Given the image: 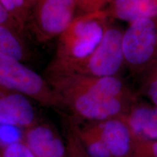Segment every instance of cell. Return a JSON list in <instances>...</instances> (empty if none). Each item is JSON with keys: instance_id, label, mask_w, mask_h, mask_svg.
<instances>
[{"instance_id": "1", "label": "cell", "mask_w": 157, "mask_h": 157, "mask_svg": "<svg viewBox=\"0 0 157 157\" xmlns=\"http://www.w3.org/2000/svg\"><path fill=\"white\" fill-rule=\"evenodd\" d=\"M109 21L105 9L76 16L58 37L56 54L47 74L67 73L74 66L86 60L101 43Z\"/></svg>"}, {"instance_id": "2", "label": "cell", "mask_w": 157, "mask_h": 157, "mask_svg": "<svg viewBox=\"0 0 157 157\" xmlns=\"http://www.w3.org/2000/svg\"><path fill=\"white\" fill-rule=\"evenodd\" d=\"M52 88L58 96L61 108L68 110L78 120L87 123L122 117L137 102L135 97L117 98L67 87Z\"/></svg>"}, {"instance_id": "3", "label": "cell", "mask_w": 157, "mask_h": 157, "mask_svg": "<svg viewBox=\"0 0 157 157\" xmlns=\"http://www.w3.org/2000/svg\"><path fill=\"white\" fill-rule=\"evenodd\" d=\"M0 86L44 106L61 108L58 96L48 80L18 60L0 58Z\"/></svg>"}, {"instance_id": "4", "label": "cell", "mask_w": 157, "mask_h": 157, "mask_svg": "<svg viewBox=\"0 0 157 157\" xmlns=\"http://www.w3.org/2000/svg\"><path fill=\"white\" fill-rule=\"evenodd\" d=\"M123 36L124 31L120 28L109 23L95 50L86 60L64 74H78L95 77L118 76L125 65Z\"/></svg>"}, {"instance_id": "5", "label": "cell", "mask_w": 157, "mask_h": 157, "mask_svg": "<svg viewBox=\"0 0 157 157\" xmlns=\"http://www.w3.org/2000/svg\"><path fill=\"white\" fill-rule=\"evenodd\" d=\"M123 50L125 65L134 74L157 61V16L129 23L124 31Z\"/></svg>"}, {"instance_id": "6", "label": "cell", "mask_w": 157, "mask_h": 157, "mask_svg": "<svg viewBox=\"0 0 157 157\" xmlns=\"http://www.w3.org/2000/svg\"><path fill=\"white\" fill-rule=\"evenodd\" d=\"M77 10L78 0H36L29 24L37 41L58 37L75 18Z\"/></svg>"}, {"instance_id": "7", "label": "cell", "mask_w": 157, "mask_h": 157, "mask_svg": "<svg viewBox=\"0 0 157 157\" xmlns=\"http://www.w3.org/2000/svg\"><path fill=\"white\" fill-rule=\"evenodd\" d=\"M23 143L34 157H67V146L57 129L39 120L25 129Z\"/></svg>"}, {"instance_id": "8", "label": "cell", "mask_w": 157, "mask_h": 157, "mask_svg": "<svg viewBox=\"0 0 157 157\" xmlns=\"http://www.w3.org/2000/svg\"><path fill=\"white\" fill-rule=\"evenodd\" d=\"M87 124L105 145L111 157H131L133 136L124 116Z\"/></svg>"}, {"instance_id": "9", "label": "cell", "mask_w": 157, "mask_h": 157, "mask_svg": "<svg viewBox=\"0 0 157 157\" xmlns=\"http://www.w3.org/2000/svg\"><path fill=\"white\" fill-rule=\"evenodd\" d=\"M39 121L31 99L0 86V123L26 129Z\"/></svg>"}, {"instance_id": "10", "label": "cell", "mask_w": 157, "mask_h": 157, "mask_svg": "<svg viewBox=\"0 0 157 157\" xmlns=\"http://www.w3.org/2000/svg\"><path fill=\"white\" fill-rule=\"evenodd\" d=\"M124 118L133 136L157 141V105L135 102Z\"/></svg>"}, {"instance_id": "11", "label": "cell", "mask_w": 157, "mask_h": 157, "mask_svg": "<svg viewBox=\"0 0 157 157\" xmlns=\"http://www.w3.org/2000/svg\"><path fill=\"white\" fill-rule=\"evenodd\" d=\"M105 10L110 19L131 23L157 16V0H111Z\"/></svg>"}, {"instance_id": "12", "label": "cell", "mask_w": 157, "mask_h": 157, "mask_svg": "<svg viewBox=\"0 0 157 157\" xmlns=\"http://www.w3.org/2000/svg\"><path fill=\"white\" fill-rule=\"evenodd\" d=\"M23 35L8 25L0 24V58L26 62L31 52Z\"/></svg>"}, {"instance_id": "13", "label": "cell", "mask_w": 157, "mask_h": 157, "mask_svg": "<svg viewBox=\"0 0 157 157\" xmlns=\"http://www.w3.org/2000/svg\"><path fill=\"white\" fill-rule=\"evenodd\" d=\"M73 122L78 140L87 157H111L104 143L87 124L80 127L78 123Z\"/></svg>"}, {"instance_id": "14", "label": "cell", "mask_w": 157, "mask_h": 157, "mask_svg": "<svg viewBox=\"0 0 157 157\" xmlns=\"http://www.w3.org/2000/svg\"><path fill=\"white\" fill-rule=\"evenodd\" d=\"M0 3L25 32L30 22L32 10L27 2L25 0H0Z\"/></svg>"}, {"instance_id": "15", "label": "cell", "mask_w": 157, "mask_h": 157, "mask_svg": "<svg viewBox=\"0 0 157 157\" xmlns=\"http://www.w3.org/2000/svg\"><path fill=\"white\" fill-rule=\"evenodd\" d=\"M140 93L153 105H157V61L140 74Z\"/></svg>"}, {"instance_id": "16", "label": "cell", "mask_w": 157, "mask_h": 157, "mask_svg": "<svg viewBox=\"0 0 157 157\" xmlns=\"http://www.w3.org/2000/svg\"><path fill=\"white\" fill-rule=\"evenodd\" d=\"M25 129L10 124L0 123V150L23 142Z\"/></svg>"}, {"instance_id": "17", "label": "cell", "mask_w": 157, "mask_h": 157, "mask_svg": "<svg viewBox=\"0 0 157 157\" xmlns=\"http://www.w3.org/2000/svg\"><path fill=\"white\" fill-rule=\"evenodd\" d=\"M131 157H157V141L145 140L133 136Z\"/></svg>"}, {"instance_id": "18", "label": "cell", "mask_w": 157, "mask_h": 157, "mask_svg": "<svg viewBox=\"0 0 157 157\" xmlns=\"http://www.w3.org/2000/svg\"><path fill=\"white\" fill-rule=\"evenodd\" d=\"M66 142L67 146V157H87L76 135L73 121L70 124L68 127Z\"/></svg>"}, {"instance_id": "19", "label": "cell", "mask_w": 157, "mask_h": 157, "mask_svg": "<svg viewBox=\"0 0 157 157\" xmlns=\"http://www.w3.org/2000/svg\"><path fill=\"white\" fill-rule=\"evenodd\" d=\"M111 0H78V10L81 14H88L106 8Z\"/></svg>"}, {"instance_id": "20", "label": "cell", "mask_w": 157, "mask_h": 157, "mask_svg": "<svg viewBox=\"0 0 157 157\" xmlns=\"http://www.w3.org/2000/svg\"><path fill=\"white\" fill-rule=\"evenodd\" d=\"M0 151L2 157H34L23 142L11 145Z\"/></svg>"}, {"instance_id": "21", "label": "cell", "mask_w": 157, "mask_h": 157, "mask_svg": "<svg viewBox=\"0 0 157 157\" xmlns=\"http://www.w3.org/2000/svg\"><path fill=\"white\" fill-rule=\"evenodd\" d=\"M0 24L8 25V26L13 28L16 30L21 31L24 34V31L21 28L16 21L13 18V17L7 13V11L5 9V7L0 3Z\"/></svg>"}, {"instance_id": "22", "label": "cell", "mask_w": 157, "mask_h": 157, "mask_svg": "<svg viewBox=\"0 0 157 157\" xmlns=\"http://www.w3.org/2000/svg\"><path fill=\"white\" fill-rule=\"evenodd\" d=\"M25 1L27 2V3L29 4V5L30 6L31 9H32L33 7H34V5H35V3H36V0H25Z\"/></svg>"}, {"instance_id": "23", "label": "cell", "mask_w": 157, "mask_h": 157, "mask_svg": "<svg viewBox=\"0 0 157 157\" xmlns=\"http://www.w3.org/2000/svg\"><path fill=\"white\" fill-rule=\"evenodd\" d=\"M0 157H2V152H1V151H0Z\"/></svg>"}]
</instances>
